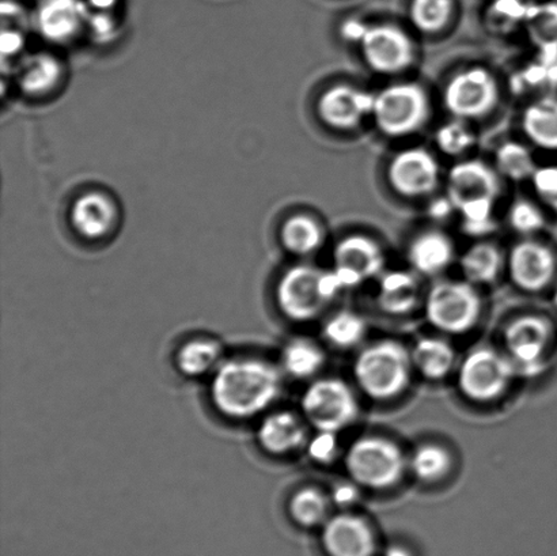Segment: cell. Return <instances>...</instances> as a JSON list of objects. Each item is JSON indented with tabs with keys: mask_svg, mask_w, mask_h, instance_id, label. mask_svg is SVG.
<instances>
[{
	"mask_svg": "<svg viewBox=\"0 0 557 556\" xmlns=\"http://www.w3.org/2000/svg\"><path fill=\"white\" fill-rule=\"evenodd\" d=\"M282 374L265 359L238 357L223 361L212 374L210 399L215 410L233 421L261 416L277 400Z\"/></svg>",
	"mask_w": 557,
	"mask_h": 556,
	"instance_id": "1",
	"label": "cell"
},
{
	"mask_svg": "<svg viewBox=\"0 0 557 556\" xmlns=\"http://www.w3.org/2000/svg\"><path fill=\"white\" fill-rule=\"evenodd\" d=\"M500 174L488 163L467 160L456 163L447 174L446 196L462 218V231L472 237L495 232L494 210L502 185Z\"/></svg>",
	"mask_w": 557,
	"mask_h": 556,
	"instance_id": "2",
	"label": "cell"
},
{
	"mask_svg": "<svg viewBox=\"0 0 557 556\" xmlns=\"http://www.w3.org/2000/svg\"><path fill=\"white\" fill-rule=\"evenodd\" d=\"M343 291L335 272L309 264H298L282 275L276 286V302L282 313L293 321H310Z\"/></svg>",
	"mask_w": 557,
	"mask_h": 556,
	"instance_id": "3",
	"label": "cell"
},
{
	"mask_svg": "<svg viewBox=\"0 0 557 556\" xmlns=\"http://www.w3.org/2000/svg\"><path fill=\"white\" fill-rule=\"evenodd\" d=\"M412 367L406 347L395 341H382L359 354L354 374L366 395L375 400H389L406 391Z\"/></svg>",
	"mask_w": 557,
	"mask_h": 556,
	"instance_id": "4",
	"label": "cell"
},
{
	"mask_svg": "<svg viewBox=\"0 0 557 556\" xmlns=\"http://www.w3.org/2000/svg\"><path fill=\"white\" fill-rule=\"evenodd\" d=\"M431 106L423 86L404 82L374 95L373 118L376 128L391 138L418 133L430 118Z\"/></svg>",
	"mask_w": 557,
	"mask_h": 556,
	"instance_id": "5",
	"label": "cell"
},
{
	"mask_svg": "<svg viewBox=\"0 0 557 556\" xmlns=\"http://www.w3.org/2000/svg\"><path fill=\"white\" fill-rule=\"evenodd\" d=\"M349 477L360 486L385 490L395 486L406 471V457L395 443L382 437L355 441L346 457Z\"/></svg>",
	"mask_w": 557,
	"mask_h": 556,
	"instance_id": "6",
	"label": "cell"
},
{
	"mask_svg": "<svg viewBox=\"0 0 557 556\" xmlns=\"http://www.w3.org/2000/svg\"><path fill=\"white\" fill-rule=\"evenodd\" d=\"M304 416L319 432L338 433L357 421V396L338 379H321L308 386L302 396Z\"/></svg>",
	"mask_w": 557,
	"mask_h": 556,
	"instance_id": "7",
	"label": "cell"
},
{
	"mask_svg": "<svg viewBox=\"0 0 557 556\" xmlns=\"http://www.w3.org/2000/svg\"><path fill=\"white\" fill-rule=\"evenodd\" d=\"M482 301L469 282L445 281L431 287L425 314L431 324L447 334H463L476 325Z\"/></svg>",
	"mask_w": 557,
	"mask_h": 556,
	"instance_id": "8",
	"label": "cell"
},
{
	"mask_svg": "<svg viewBox=\"0 0 557 556\" xmlns=\"http://www.w3.org/2000/svg\"><path fill=\"white\" fill-rule=\"evenodd\" d=\"M517 375L515 363L494 348H476L458 370V386L468 399L487 403L498 399Z\"/></svg>",
	"mask_w": 557,
	"mask_h": 556,
	"instance_id": "9",
	"label": "cell"
},
{
	"mask_svg": "<svg viewBox=\"0 0 557 556\" xmlns=\"http://www.w3.org/2000/svg\"><path fill=\"white\" fill-rule=\"evenodd\" d=\"M498 102V81L480 65L453 75L445 86L444 103L447 112L466 122L487 116Z\"/></svg>",
	"mask_w": 557,
	"mask_h": 556,
	"instance_id": "10",
	"label": "cell"
},
{
	"mask_svg": "<svg viewBox=\"0 0 557 556\" xmlns=\"http://www.w3.org/2000/svg\"><path fill=\"white\" fill-rule=\"evenodd\" d=\"M358 44L366 64L379 74H401L417 58L411 36L395 25L368 26Z\"/></svg>",
	"mask_w": 557,
	"mask_h": 556,
	"instance_id": "11",
	"label": "cell"
},
{
	"mask_svg": "<svg viewBox=\"0 0 557 556\" xmlns=\"http://www.w3.org/2000/svg\"><path fill=\"white\" fill-rule=\"evenodd\" d=\"M553 337V325L542 316H522L505 331V342L517 374L536 378L545 370V354Z\"/></svg>",
	"mask_w": 557,
	"mask_h": 556,
	"instance_id": "12",
	"label": "cell"
},
{
	"mask_svg": "<svg viewBox=\"0 0 557 556\" xmlns=\"http://www.w3.org/2000/svg\"><path fill=\"white\" fill-rule=\"evenodd\" d=\"M333 272L343 291L358 287L363 282L381 275L385 264V256L380 244L360 234L343 238L333 250Z\"/></svg>",
	"mask_w": 557,
	"mask_h": 556,
	"instance_id": "13",
	"label": "cell"
},
{
	"mask_svg": "<svg viewBox=\"0 0 557 556\" xmlns=\"http://www.w3.org/2000/svg\"><path fill=\"white\" fill-rule=\"evenodd\" d=\"M440 177L438 160L420 147L397 152L387 166L391 187L406 198H423L433 194Z\"/></svg>",
	"mask_w": 557,
	"mask_h": 556,
	"instance_id": "14",
	"label": "cell"
},
{
	"mask_svg": "<svg viewBox=\"0 0 557 556\" xmlns=\"http://www.w3.org/2000/svg\"><path fill=\"white\" fill-rule=\"evenodd\" d=\"M33 27L54 46H71L86 35L85 0H41L32 16Z\"/></svg>",
	"mask_w": 557,
	"mask_h": 556,
	"instance_id": "15",
	"label": "cell"
},
{
	"mask_svg": "<svg viewBox=\"0 0 557 556\" xmlns=\"http://www.w3.org/2000/svg\"><path fill=\"white\" fill-rule=\"evenodd\" d=\"M373 103L374 95L357 86L341 84L322 92L317 102V112L327 127L349 131L371 116Z\"/></svg>",
	"mask_w": 557,
	"mask_h": 556,
	"instance_id": "16",
	"label": "cell"
},
{
	"mask_svg": "<svg viewBox=\"0 0 557 556\" xmlns=\"http://www.w3.org/2000/svg\"><path fill=\"white\" fill-rule=\"evenodd\" d=\"M556 267L553 249L531 238L516 244L509 255L511 280L525 292H540L547 287L555 277Z\"/></svg>",
	"mask_w": 557,
	"mask_h": 556,
	"instance_id": "17",
	"label": "cell"
},
{
	"mask_svg": "<svg viewBox=\"0 0 557 556\" xmlns=\"http://www.w3.org/2000/svg\"><path fill=\"white\" fill-rule=\"evenodd\" d=\"M321 539L330 556H374L376 552L373 530L354 515L332 517L325 522Z\"/></svg>",
	"mask_w": 557,
	"mask_h": 556,
	"instance_id": "18",
	"label": "cell"
},
{
	"mask_svg": "<svg viewBox=\"0 0 557 556\" xmlns=\"http://www.w3.org/2000/svg\"><path fill=\"white\" fill-rule=\"evenodd\" d=\"M11 74L25 96L42 98L52 95L62 85L65 69L57 54L37 51L26 52Z\"/></svg>",
	"mask_w": 557,
	"mask_h": 556,
	"instance_id": "19",
	"label": "cell"
},
{
	"mask_svg": "<svg viewBox=\"0 0 557 556\" xmlns=\"http://www.w3.org/2000/svg\"><path fill=\"white\" fill-rule=\"evenodd\" d=\"M71 223L79 236L97 242L109 236L119 223L116 201L106 193L84 194L71 209Z\"/></svg>",
	"mask_w": 557,
	"mask_h": 556,
	"instance_id": "20",
	"label": "cell"
},
{
	"mask_svg": "<svg viewBox=\"0 0 557 556\" xmlns=\"http://www.w3.org/2000/svg\"><path fill=\"white\" fill-rule=\"evenodd\" d=\"M258 441L267 454L287 456L308 444V432L302 418L292 411L269 413L260 422Z\"/></svg>",
	"mask_w": 557,
	"mask_h": 556,
	"instance_id": "21",
	"label": "cell"
},
{
	"mask_svg": "<svg viewBox=\"0 0 557 556\" xmlns=\"http://www.w3.org/2000/svg\"><path fill=\"white\" fill-rule=\"evenodd\" d=\"M453 259H455V245L445 233L423 232L409 244L408 260L419 274L438 275L451 264Z\"/></svg>",
	"mask_w": 557,
	"mask_h": 556,
	"instance_id": "22",
	"label": "cell"
},
{
	"mask_svg": "<svg viewBox=\"0 0 557 556\" xmlns=\"http://www.w3.org/2000/svg\"><path fill=\"white\" fill-rule=\"evenodd\" d=\"M523 134L540 149L557 151V97L544 96L525 108L521 119Z\"/></svg>",
	"mask_w": 557,
	"mask_h": 556,
	"instance_id": "23",
	"label": "cell"
},
{
	"mask_svg": "<svg viewBox=\"0 0 557 556\" xmlns=\"http://www.w3.org/2000/svg\"><path fill=\"white\" fill-rule=\"evenodd\" d=\"M178 372L189 379L205 378L214 374L223 362L221 343L212 337H194L183 343L176 353Z\"/></svg>",
	"mask_w": 557,
	"mask_h": 556,
	"instance_id": "24",
	"label": "cell"
},
{
	"mask_svg": "<svg viewBox=\"0 0 557 556\" xmlns=\"http://www.w3.org/2000/svg\"><path fill=\"white\" fill-rule=\"evenodd\" d=\"M419 285L412 272L392 271L381 276L379 305L384 312L403 316L417 307Z\"/></svg>",
	"mask_w": 557,
	"mask_h": 556,
	"instance_id": "25",
	"label": "cell"
},
{
	"mask_svg": "<svg viewBox=\"0 0 557 556\" xmlns=\"http://www.w3.org/2000/svg\"><path fill=\"white\" fill-rule=\"evenodd\" d=\"M504 263L500 249L485 242L472 245L460 260L462 274L472 285H490L498 280Z\"/></svg>",
	"mask_w": 557,
	"mask_h": 556,
	"instance_id": "26",
	"label": "cell"
},
{
	"mask_svg": "<svg viewBox=\"0 0 557 556\" xmlns=\"http://www.w3.org/2000/svg\"><path fill=\"white\" fill-rule=\"evenodd\" d=\"M2 20L3 64L10 60V71L13 73L16 63L26 53L27 29L33 26V20L27 18L24 8L14 0H3Z\"/></svg>",
	"mask_w": 557,
	"mask_h": 556,
	"instance_id": "27",
	"label": "cell"
},
{
	"mask_svg": "<svg viewBox=\"0 0 557 556\" xmlns=\"http://www.w3.org/2000/svg\"><path fill=\"white\" fill-rule=\"evenodd\" d=\"M281 238L283 247L295 256H309L324 244V228L315 218L297 214L283 223Z\"/></svg>",
	"mask_w": 557,
	"mask_h": 556,
	"instance_id": "28",
	"label": "cell"
},
{
	"mask_svg": "<svg viewBox=\"0 0 557 556\" xmlns=\"http://www.w3.org/2000/svg\"><path fill=\"white\" fill-rule=\"evenodd\" d=\"M413 367L430 380H441L450 373L456 362L453 347L438 337H423L411 354Z\"/></svg>",
	"mask_w": 557,
	"mask_h": 556,
	"instance_id": "29",
	"label": "cell"
},
{
	"mask_svg": "<svg viewBox=\"0 0 557 556\" xmlns=\"http://www.w3.org/2000/svg\"><path fill=\"white\" fill-rule=\"evenodd\" d=\"M325 363V354L314 342L297 337L283 348V370L298 380H308L320 372Z\"/></svg>",
	"mask_w": 557,
	"mask_h": 556,
	"instance_id": "30",
	"label": "cell"
},
{
	"mask_svg": "<svg viewBox=\"0 0 557 556\" xmlns=\"http://www.w3.org/2000/svg\"><path fill=\"white\" fill-rule=\"evenodd\" d=\"M496 171L511 182L521 183L532 180L536 172V162L532 152L520 141H505L495 152Z\"/></svg>",
	"mask_w": 557,
	"mask_h": 556,
	"instance_id": "31",
	"label": "cell"
},
{
	"mask_svg": "<svg viewBox=\"0 0 557 556\" xmlns=\"http://www.w3.org/2000/svg\"><path fill=\"white\" fill-rule=\"evenodd\" d=\"M529 40L540 52L557 49V3L529 5L525 24Z\"/></svg>",
	"mask_w": 557,
	"mask_h": 556,
	"instance_id": "32",
	"label": "cell"
},
{
	"mask_svg": "<svg viewBox=\"0 0 557 556\" xmlns=\"http://www.w3.org/2000/svg\"><path fill=\"white\" fill-rule=\"evenodd\" d=\"M327 510V498L314 487L298 490L288 503V514L293 521L304 528H313L326 522Z\"/></svg>",
	"mask_w": 557,
	"mask_h": 556,
	"instance_id": "33",
	"label": "cell"
},
{
	"mask_svg": "<svg viewBox=\"0 0 557 556\" xmlns=\"http://www.w3.org/2000/svg\"><path fill=\"white\" fill-rule=\"evenodd\" d=\"M453 9V0H412L409 16L419 32L436 35L449 24Z\"/></svg>",
	"mask_w": 557,
	"mask_h": 556,
	"instance_id": "34",
	"label": "cell"
},
{
	"mask_svg": "<svg viewBox=\"0 0 557 556\" xmlns=\"http://www.w3.org/2000/svg\"><path fill=\"white\" fill-rule=\"evenodd\" d=\"M366 330H368V325L362 316L343 310L326 321L322 332L332 346L351 348L362 342Z\"/></svg>",
	"mask_w": 557,
	"mask_h": 556,
	"instance_id": "35",
	"label": "cell"
},
{
	"mask_svg": "<svg viewBox=\"0 0 557 556\" xmlns=\"http://www.w3.org/2000/svg\"><path fill=\"white\" fill-rule=\"evenodd\" d=\"M414 475L425 483L441 481L451 468L449 452L440 445L425 444L414 452L411 460Z\"/></svg>",
	"mask_w": 557,
	"mask_h": 556,
	"instance_id": "36",
	"label": "cell"
},
{
	"mask_svg": "<svg viewBox=\"0 0 557 556\" xmlns=\"http://www.w3.org/2000/svg\"><path fill=\"white\" fill-rule=\"evenodd\" d=\"M435 144L444 155L460 157L476 144V136L468 127L466 120L456 119L441 125L435 134Z\"/></svg>",
	"mask_w": 557,
	"mask_h": 556,
	"instance_id": "37",
	"label": "cell"
},
{
	"mask_svg": "<svg viewBox=\"0 0 557 556\" xmlns=\"http://www.w3.org/2000/svg\"><path fill=\"white\" fill-rule=\"evenodd\" d=\"M529 5L522 0H496L488 11L490 29L495 33H510L518 25L525 24Z\"/></svg>",
	"mask_w": 557,
	"mask_h": 556,
	"instance_id": "38",
	"label": "cell"
},
{
	"mask_svg": "<svg viewBox=\"0 0 557 556\" xmlns=\"http://www.w3.org/2000/svg\"><path fill=\"white\" fill-rule=\"evenodd\" d=\"M509 225L521 236H533V234L543 231L545 226L544 212L537 205L531 200H517L512 203L507 215Z\"/></svg>",
	"mask_w": 557,
	"mask_h": 556,
	"instance_id": "39",
	"label": "cell"
},
{
	"mask_svg": "<svg viewBox=\"0 0 557 556\" xmlns=\"http://www.w3.org/2000/svg\"><path fill=\"white\" fill-rule=\"evenodd\" d=\"M120 33V22L114 11H91L87 9L86 35L98 44H109Z\"/></svg>",
	"mask_w": 557,
	"mask_h": 556,
	"instance_id": "40",
	"label": "cell"
},
{
	"mask_svg": "<svg viewBox=\"0 0 557 556\" xmlns=\"http://www.w3.org/2000/svg\"><path fill=\"white\" fill-rule=\"evenodd\" d=\"M531 182L537 198L557 212V165L537 168Z\"/></svg>",
	"mask_w": 557,
	"mask_h": 556,
	"instance_id": "41",
	"label": "cell"
},
{
	"mask_svg": "<svg viewBox=\"0 0 557 556\" xmlns=\"http://www.w3.org/2000/svg\"><path fill=\"white\" fill-rule=\"evenodd\" d=\"M337 433L319 432L313 438L308 440L306 449L311 460L320 462V465H330L337 456Z\"/></svg>",
	"mask_w": 557,
	"mask_h": 556,
	"instance_id": "42",
	"label": "cell"
},
{
	"mask_svg": "<svg viewBox=\"0 0 557 556\" xmlns=\"http://www.w3.org/2000/svg\"><path fill=\"white\" fill-rule=\"evenodd\" d=\"M358 490L352 484H338L332 492L333 504L349 506L358 499Z\"/></svg>",
	"mask_w": 557,
	"mask_h": 556,
	"instance_id": "43",
	"label": "cell"
},
{
	"mask_svg": "<svg viewBox=\"0 0 557 556\" xmlns=\"http://www.w3.org/2000/svg\"><path fill=\"white\" fill-rule=\"evenodd\" d=\"M87 9L91 11H114L119 0H85Z\"/></svg>",
	"mask_w": 557,
	"mask_h": 556,
	"instance_id": "44",
	"label": "cell"
},
{
	"mask_svg": "<svg viewBox=\"0 0 557 556\" xmlns=\"http://www.w3.org/2000/svg\"><path fill=\"white\" fill-rule=\"evenodd\" d=\"M384 556H411L407 552V549H404L401 547H392L387 549Z\"/></svg>",
	"mask_w": 557,
	"mask_h": 556,
	"instance_id": "45",
	"label": "cell"
},
{
	"mask_svg": "<svg viewBox=\"0 0 557 556\" xmlns=\"http://www.w3.org/2000/svg\"><path fill=\"white\" fill-rule=\"evenodd\" d=\"M554 301L556 304V307H557V287H556V291H555V297H554Z\"/></svg>",
	"mask_w": 557,
	"mask_h": 556,
	"instance_id": "46",
	"label": "cell"
}]
</instances>
